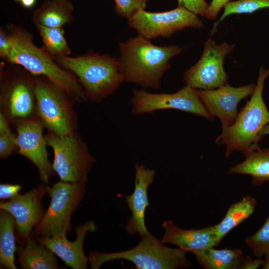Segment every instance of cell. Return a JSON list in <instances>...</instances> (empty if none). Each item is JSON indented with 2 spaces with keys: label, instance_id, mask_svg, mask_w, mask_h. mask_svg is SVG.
<instances>
[{
  "label": "cell",
  "instance_id": "cell-15",
  "mask_svg": "<svg viewBox=\"0 0 269 269\" xmlns=\"http://www.w3.org/2000/svg\"><path fill=\"white\" fill-rule=\"evenodd\" d=\"M49 188L41 185L0 204L1 210L13 216L17 231L24 239H29L32 229L40 222L45 213L41 202Z\"/></svg>",
  "mask_w": 269,
  "mask_h": 269
},
{
  "label": "cell",
  "instance_id": "cell-21",
  "mask_svg": "<svg viewBox=\"0 0 269 269\" xmlns=\"http://www.w3.org/2000/svg\"><path fill=\"white\" fill-rule=\"evenodd\" d=\"M198 263L206 269H240L244 259L241 248H207L194 254Z\"/></svg>",
  "mask_w": 269,
  "mask_h": 269
},
{
  "label": "cell",
  "instance_id": "cell-17",
  "mask_svg": "<svg viewBox=\"0 0 269 269\" xmlns=\"http://www.w3.org/2000/svg\"><path fill=\"white\" fill-rule=\"evenodd\" d=\"M96 227L93 222H86L75 228L77 236L71 242L61 234L50 237H41L39 242L58 256L66 265L73 269H85L89 259L84 254L83 243L88 232H94Z\"/></svg>",
  "mask_w": 269,
  "mask_h": 269
},
{
  "label": "cell",
  "instance_id": "cell-23",
  "mask_svg": "<svg viewBox=\"0 0 269 269\" xmlns=\"http://www.w3.org/2000/svg\"><path fill=\"white\" fill-rule=\"evenodd\" d=\"M257 201L255 198L247 195L239 201L230 206L222 221L215 225L219 243L232 230L254 213Z\"/></svg>",
  "mask_w": 269,
  "mask_h": 269
},
{
  "label": "cell",
  "instance_id": "cell-29",
  "mask_svg": "<svg viewBox=\"0 0 269 269\" xmlns=\"http://www.w3.org/2000/svg\"><path fill=\"white\" fill-rule=\"evenodd\" d=\"M16 134L12 132L0 134V157L6 159L13 152H16L17 146L16 142Z\"/></svg>",
  "mask_w": 269,
  "mask_h": 269
},
{
  "label": "cell",
  "instance_id": "cell-26",
  "mask_svg": "<svg viewBox=\"0 0 269 269\" xmlns=\"http://www.w3.org/2000/svg\"><path fill=\"white\" fill-rule=\"evenodd\" d=\"M219 20L214 23L210 30L212 35L218 25L228 16L233 14H251L265 8H269V0H235L226 4Z\"/></svg>",
  "mask_w": 269,
  "mask_h": 269
},
{
  "label": "cell",
  "instance_id": "cell-36",
  "mask_svg": "<svg viewBox=\"0 0 269 269\" xmlns=\"http://www.w3.org/2000/svg\"><path fill=\"white\" fill-rule=\"evenodd\" d=\"M263 257V263L262 265V269H269V250L265 253Z\"/></svg>",
  "mask_w": 269,
  "mask_h": 269
},
{
  "label": "cell",
  "instance_id": "cell-6",
  "mask_svg": "<svg viewBox=\"0 0 269 269\" xmlns=\"http://www.w3.org/2000/svg\"><path fill=\"white\" fill-rule=\"evenodd\" d=\"M36 114L48 131L64 136L77 132L75 100L44 76H34Z\"/></svg>",
  "mask_w": 269,
  "mask_h": 269
},
{
  "label": "cell",
  "instance_id": "cell-34",
  "mask_svg": "<svg viewBox=\"0 0 269 269\" xmlns=\"http://www.w3.org/2000/svg\"><path fill=\"white\" fill-rule=\"evenodd\" d=\"M263 263V258L253 259L252 258L247 256L244 258L240 269H256L262 266Z\"/></svg>",
  "mask_w": 269,
  "mask_h": 269
},
{
  "label": "cell",
  "instance_id": "cell-28",
  "mask_svg": "<svg viewBox=\"0 0 269 269\" xmlns=\"http://www.w3.org/2000/svg\"><path fill=\"white\" fill-rule=\"evenodd\" d=\"M149 0H115V11L118 15L128 18L138 9H144Z\"/></svg>",
  "mask_w": 269,
  "mask_h": 269
},
{
  "label": "cell",
  "instance_id": "cell-14",
  "mask_svg": "<svg viewBox=\"0 0 269 269\" xmlns=\"http://www.w3.org/2000/svg\"><path fill=\"white\" fill-rule=\"evenodd\" d=\"M255 87L254 84L239 87L227 84L215 89H195V91L207 111L220 119L222 126H229L238 117V105L242 100L252 95Z\"/></svg>",
  "mask_w": 269,
  "mask_h": 269
},
{
  "label": "cell",
  "instance_id": "cell-37",
  "mask_svg": "<svg viewBox=\"0 0 269 269\" xmlns=\"http://www.w3.org/2000/svg\"><path fill=\"white\" fill-rule=\"evenodd\" d=\"M266 135H269V124L266 125L261 132V135L263 137Z\"/></svg>",
  "mask_w": 269,
  "mask_h": 269
},
{
  "label": "cell",
  "instance_id": "cell-24",
  "mask_svg": "<svg viewBox=\"0 0 269 269\" xmlns=\"http://www.w3.org/2000/svg\"><path fill=\"white\" fill-rule=\"evenodd\" d=\"M15 220L6 211L0 212V263L2 267L17 269L14 263V253L17 249L14 234Z\"/></svg>",
  "mask_w": 269,
  "mask_h": 269
},
{
  "label": "cell",
  "instance_id": "cell-10",
  "mask_svg": "<svg viewBox=\"0 0 269 269\" xmlns=\"http://www.w3.org/2000/svg\"><path fill=\"white\" fill-rule=\"evenodd\" d=\"M127 19L131 28L149 40L159 36L168 38L187 27L199 28L204 26L197 15L179 5L163 12H148L140 9Z\"/></svg>",
  "mask_w": 269,
  "mask_h": 269
},
{
  "label": "cell",
  "instance_id": "cell-31",
  "mask_svg": "<svg viewBox=\"0 0 269 269\" xmlns=\"http://www.w3.org/2000/svg\"><path fill=\"white\" fill-rule=\"evenodd\" d=\"M12 39L6 29L0 27V58L5 61L12 46Z\"/></svg>",
  "mask_w": 269,
  "mask_h": 269
},
{
  "label": "cell",
  "instance_id": "cell-33",
  "mask_svg": "<svg viewBox=\"0 0 269 269\" xmlns=\"http://www.w3.org/2000/svg\"><path fill=\"white\" fill-rule=\"evenodd\" d=\"M233 0H212L205 17L211 20L215 19L221 9Z\"/></svg>",
  "mask_w": 269,
  "mask_h": 269
},
{
  "label": "cell",
  "instance_id": "cell-5",
  "mask_svg": "<svg viewBox=\"0 0 269 269\" xmlns=\"http://www.w3.org/2000/svg\"><path fill=\"white\" fill-rule=\"evenodd\" d=\"M161 239L149 232L141 237L139 244L126 251L101 253L90 252L88 257L91 267L99 269L112 260L124 259L133 263L138 269H176L188 268L191 262L186 256L187 252L180 248L165 246Z\"/></svg>",
  "mask_w": 269,
  "mask_h": 269
},
{
  "label": "cell",
  "instance_id": "cell-32",
  "mask_svg": "<svg viewBox=\"0 0 269 269\" xmlns=\"http://www.w3.org/2000/svg\"><path fill=\"white\" fill-rule=\"evenodd\" d=\"M21 186L19 184L3 183L0 185V199H12L18 196Z\"/></svg>",
  "mask_w": 269,
  "mask_h": 269
},
{
  "label": "cell",
  "instance_id": "cell-16",
  "mask_svg": "<svg viewBox=\"0 0 269 269\" xmlns=\"http://www.w3.org/2000/svg\"><path fill=\"white\" fill-rule=\"evenodd\" d=\"M155 174L154 170L145 168L143 164H135L134 189L132 194L125 196L126 202L132 212L125 229L131 235L138 233L142 237L149 232L145 224L144 215L149 205L147 189Z\"/></svg>",
  "mask_w": 269,
  "mask_h": 269
},
{
  "label": "cell",
  "instance_id": "cell-1",
  "mask_svg": "<svg viewBox=\"0 0 269 269\" xmlns=\"http://www.w3.org/2000/svg\"><path fill=\"white\" fill-rule=\"evenodd\" d=\"M119 47L118 59L124 81L153 89L159 88L164 73L171 67L169 60L183 50L175 45H154L140 35L120 42Z\"/></svg>",
  "mask_w": 269,
  "mask_h": 269
},
{
  "label": "cell",
  "instance_id": "cell-3",
  "mask_svg": "<svg viewBox=\"0 0 269 269\" xmlns=\"http://www.w3.org/2000/svg\"><path fill=\"white\" fill-rule=\"evenodd\" d=\"M268 76L269 69L261 66L251 99L241 109L233 124L222 126V133L215 142L226 146V157L235 150L245 154L260 147L259 143L264 138L261 132L269 124V111L263 98L265 81Z\"/></svg>",
  "mask_w": 269,
  "mask_h": 269
},
{
  "label": "cell",
  "instance_id": "cell-20",
  "mask_svg": "<svg viewBox=\"0 0 269 269\" xmlns=\"http://www.w3.org/2000/svg\"><path fill=\"white\" fill-rule=\"evenodd\" d=\"M244 155V160L230 167L227 173L251 175L252 183L257 186L269 181V148L259 147Z\"/></svg>",
  "mask_w": 269,
  "mask_h": 269
},
{
  "label": "cell",
  "instance_id": "cell-9",
  "mask_svg": "<svg viewBox=\"0 0 269 269\" xmlns=\"http://www.w3.org/2000/svg\"><path fill=\"white\" fill-rule=\"evenodd\" d=\"M85 184L60 180L49 188L50 203L35 227V235L50 237L66 234L71 228V216L85 194Z\"/></svg>",
  "mask_w": 269,
  "mask_h": 269
},
{
  "label": "cell",
  "instance_id": "cell-35",
  "mask_svg": "<svg viewBox=\"0 0 269 269\" xmlns=\"http://www.w3.org/2000/svg\"><path fill=\"white\" fill-rule=\"evenodd\" d=\"M37 0H21V6L26 9L32 8L36 4Z\"/></svg>",
  "mask_w": 269,
  "mask_h": 269
},
{
  "label": "cell",
  "instance_id": "cell-27",
  "mask_svg": "<svg viewBox=\"0 0 269 269\" xmlns=\"http://www.w3.org/2000/svg\"><path fill=\"white\" fill-rule=\"evenodd\" d=\"M245 242L256 258H263L269 250V215L254 234L246 238Z\"/></svg>",
  "mask_w": 269,
  "mask_h": 269
},
{
  "label": "cell",
  "instance_id": "cell-2",
  "mask_svg": "<svg viewBox=\"0 0 269 269\" xmlns=\"http://www.w3.org/2000/svg\"><path fill=\"white\" fill-rule=\"evenodd\" d=\"M6 29L12 39V46L4 62L19 65L33 76H44L63 89L76 102L87 101L85 91L76 76L59 66L42 46L33 43V35L25 28L8 23Z\"/></svg>",
  "mask_w": 269,
  "mask_h": 269
},
{
  "label": "cell",
  "instance_id": "cell-25",
  "mask_svg": "<svg viewBox=\"0 0 269 269\" xmlns=\"http://www.w3.org/2000/svg\"><path fill=\"white\" fill-rule=\"evenodd\" d=\"M36 27L43 41V47L54 60L71 53L62 27H47L40 24H36Z\"/></svg>",
  "mask_w": 269,
  "mask_h": 269
},
{
  "label": "cell",
  "instance_id": "cell-12",
  "mask_svg": "<svg viewBox=\"0 0 269 269\" xmlns=\"http://www.w3.org/2000/svg\"><path fill=\"white\" fill-rule=\"evenodd\" d=\"M235 47L234 44L224 42L219 45L211 38L207 39L198 62L184 73L186 85L209 90L227 84L229 76L223 67L224 59Z\"/></svg>",
  "mask_w": 269,
  "mask_h": 269
},
{
  "label": "cell",
  "instance_id": "cell-18",
  "mask_svg": "<svg viewBox=\"0 0 269 269\" xmlns=\"http://www.w3.org/2000/svg\"><path fill=\"white\" fill-rule=\"evenodd\" d=\"M162 226L165 231L162 242L175 245L187 253L194 254L219 244L216 225L200 229L184 230L168 220L164 221Z\"/></svg>",
  "mask_w": 269,
  "mask_h": 269
},
{
  "label": "cell",
  "instance_id": "cell-19",
  "mask_svg": "<svg viewBox=\"0 0 269 269\" xmlns=\"http://www.w3.org/2000/svg\"><path fill=\"white\" fill-rule=\"evenodd\" d=\"M74 10L73 4L68 0H46L33 11L31 19L35 24L62 27L72 23Z\"/></svg>",
  "mask_w": 269,
  "mask_h": 269
},
{
  "label": "cell",
  "instance_id": "cell-7",
  "mask_svg": "<svg viewBox=\"0 0 269 269\" xmlns=\"http://www.w3.org/2000/svg\"><path fill=\"white\" fill-rule=\"evenodd\" d=\"M34 76L22 67L0 62V113L10 124L36 114Z\"/></svg>",
  "mask_w": 269,
  "mask_h": 269
},
{
  "label": "cell",
  "instance_id": "cell-22",
  "mask_svg": "<svg viewBox=\"0 0 269 269\" xmlns=\"http://www.w3.org/2000/svg\"><path fill=\"white\" fill-rule=\"evenodd\" d=\"M17 262L22 269H54L58 268L54 254L46 247L29 238L24 248L17 250Z\"/></svg>",
  "mask_w": 269,
  "mask_h": 269
},
{
  "label": "cell",
  "instance_id": "cell-4",
  "mask_svg": "<svg viewBox=\"0 0 269 269\" xmlns=\"http://www.w3.org/2000/svg\"><path fill=\"white\" fill-rule=\"evenodd\" d=\"M54 61L76 76L87 100L93 103L114 94L124 82L118 59L109 54L89 51L76 57H57Z\"/></svg>",
  "mask_w": 269,
  "mask_h": 269
},
{
  "label": "cell",
  "instance_id": "cell-8",
  "mask_svg": "<svg viewBox=\"0 0 269 269\" xmlns=\"http://www.w3.org/2000/svg\"><path fill=\"white\" fill-rule=\"evenodd\" d=\"M47 145L53 151V169L60 180L86 184L95 158L78 133L60 136L48 131Z\"/></svg>",
  "mask_w": 269,
  "mask_h": 269
},
{
  "label": "cell",
  "instance_id": "cell-13",
  "mask_svg": "<svg viewBox=\"0 0 269 269\" xmlns=\"http://www.w3.org/2000/svg\"><path fill=\"white\" fill-rule=\"evenodd\" d=\"M12 125L16 131V153L24 156L37 167L42 182L48 184L55 174L50 163L44 126L36 114L31 117L15 121Z\"/></svg>",
  "mask_w": 269,
  "mask_h": 269
},
{
  "label": "cell",
  "instance_id": "cell-11",
  "mask_svg": "<svg viewBox=\"0 0 269 269\" xmlns=\"http://www.w3.org/2000/svg\"><path fill=\"white\" fill-rule=\"evenodd\" d=\"M130 103L131 113L134 115L175 109L209 120L214 118L205 108L195 89L187 85L174 93H151L143 89H134Z\"/></svg>",
  "mask_w": 269,
  "mask_h": 269
},
{
  "label": "cell",
  "instance_id": "cell-38",
  "mask_svg": "<svg viewBox=\"0 0 269 269\" xmlns=\"http://www.w3.org/2000/svg\"><path fill=\"white\" fill-rule=\"evenodd\" d=\"M14 0L17 2H20V1H21V0Z\"/></svg>",
  "mask_w": 269,
  "mask_h": 269
},
{
  "label": "cell",
  "instance_id": "cell-30",
  "mask_svg": "<svg viewBox=\"0 0 269 269\" xmlns=\"http://www.w3.org/2000/svg\"><path fill=\"white\" fill-rule=\"evenodd\" d=\"M180 5L196 15L205 17L209 4L205 0H177Z\"/></svg>",
  "mask_w": 269,
  "mask_h": 269
}]
</instances>
